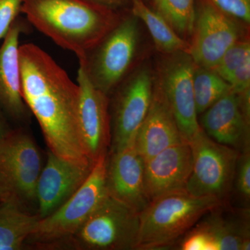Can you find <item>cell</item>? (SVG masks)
Instances as JSON below:
<instances>
[{"instance_id":"cell-1","label":"cell","mask_w":250,"mask_h":250,"mask_svg":"<svg viewBox=\"0 0 250 250\" xmlns=\"http://www.w3.org/2000/svg\"><path fill=\"white\" fill-rule=\"evenodd\" d=\"M19 58L23 99L49 151L70 160H90L81 134L80 85L39 46H20Z\"/></svg>"},{"instance_id":"cell-2","label":"cell","mask_w":250,"mask_h":250,"mask_svg":"<svg viewBox=\"0 0 250 250\" xmlns=\"http://www.w3.org/2000/svg\"><path fill=\"white\" fill-rule=\"evenodd\" d=\"M21 11L38 30L78 59L118 23L114 15L93 0H22Z\"/></svg>"},{"instance_id":"cell-3","label":"cell","mask_w":250,"mask_h":250,"mask_svg":"<svg viewBox=\"0 0 250 250\" xmlns=\"http://www.w3.org/2000/svg\"><path fill=\"white\" fill-rule=\"evenodd\" d=\"M223 203L217 197L195 196L186 189L156 197L139 213L136 250H159L172 246Z\"/></svg>"},{"instance_id":"cell-4","label":"cell","mask_w":250,"mask_h":250,"mask_svg":"<svg viewBox=\"0 0 250 250\" xmlns=\"http://www.w3.org/2000/svg\"><path fill=\"white\" fill-rule=\"evenodd\" d=\"M107 154L98 158L86 181L67 202L45 218L39 219L25 242V248L61 250L107 196Z\"/></svg>"},{"instance_id":"cell-5","label":"cell","mask_w":250,"mask_h":250,"mask_svg":"<svg viewBox=\"0 0 250 250\" xmlns=\"http://www.w3.org/2000/svg\"><path fill=\"white\" fill-rule=\"evenodd\" d=\"M42 167L39 147L22 129L11 130L0 142V202L29 213L37 204L36 186Z\"/></svg>"},{"instance_id":"cell-6","label":"cell","mask_w":250,"mask_h":250,"mask_svg":"<svg viewBox=\"0 0 250 250\" xmlns=\"http://www.w3.org/2000/svg\"><path fill=\"white\" fill-rule=\"evenodd\" d=\"M139 213L107 195L61 250H136Z\"/></svg>"},{"instance_id":"cell-7","label":"cell","mask_w":250,"mask_h":250,"mask_svg":"<svg viewBox=\"0 0 250 250\" xmlns=\"http://www.w3.org/2000/svg\"><path fill=\"white\" fill-rule=\"evenodd\" d=\"M139 41L138 18L117 23L82 58L80 65L94 86L108 95L119 84L132 62Z\"/></svg>"},{"instance_id":"cell-8","label":"cell","mask_w":250,"mask_h":250,"mask_svg":"<svg viewBox=\"0 0 250 250\" xmlns=\"http://www.w3.org/2000/svg\"><path fill=\"white\" fill-rule=\"evenodd\" d=\"M192 168L186 190L195 196H211L224 200L235 175L239 152L215 142L202 128L189 142Z\"/></svg>"},{"instance_id":"cell-9","label":"cell","mask_w":250,"mask_h":250,"mask_svg":"<svg viewBox=\"0 0 250 250\" xmlns=\"http://www.w3.org/2000/svg\"><path fill=\"white\" fill-rule=\"evenodd\" d=\"M195 36L189 54L198 66L213 69L239 38L238 26L210 0H199L195 10Z\"/></svg>"},{"instance_id":"cell-10","label":"cell","mask_w":250,"mask_h":250,"mask_svg":"<svg viewBox=\"0 0 250 250\" xmlns=\"http://www.w3.org/2000/svg\"><path fill=\"white\" fill-rule=\"evenodd\" d=\"M95 163L64 159L49 151L37 186L36 202L40 219L52 214L86 181Z\"/></svg>"},{"instance_id":"cell-11","label":"cell","mask_w":250,"mask_h":250,"mask_svg":"<svg viewBox=\"0 0 250 250\" xmlns=\"http://www.w3.org/2000/svg\"><path fill=\"white\" fill-rule=\"evenodd\" d=\"M152 79L147 70H140L116 95L111 123V152L134 143L152 98Z\"/></svg>"},{"instance_id":"cell-12","label":"cell","mask_w":250,"mask_h":250,"mask_svg":"<svg viewBox=\"0 0 250 250\" xmlns=\"http://www.w3.org/2000/svg\"><path fill=\"white\" fill-rule=\"evenodd\" d=\"M195 67L190 54L181 52L166 65L161 88L173 113L181 134L188 143L201 129L197 123L192 83Z\"/></svg>"},{"instance_id":"cell-13","label":"cell","mask_w":250,"mask_h":250,"mask_svg":"<svg viewBox=\"0 0 250 250\" xmlns=\"http://www.w3.org/2000/svg\"><path fill=\"white\" fill-rule=\"evenodd\" d=\"M77 83L81 92V134L87 155L95 163L100 156L107 154L111 144L108 97L94 86L81 65L77 73Z\"/></svg>"},{"instance_id":"cell-14","label":"cell","mask_w":250,"mask_h":250,"mask_svg":"<svg viewBox=\"0 0 250 250\" xmlns=\"http://www.w3.org/2000/svg\"><path fill=\"white\" fill-rule=\"evenodd\" d=\"M144 168L145 160L134 143L107 156L108 195L139 213L149 203L145 190Z\"/></svg>"},{"instance_id":"cell-15","label":"cell","mask_w":250,"mask_h":250,"mask_svg":"<svg viewBox=\"0 0 250 250\" xmlns=\"http://www.w3.org/2000/svg\"><path fill=\"white\" fill-rule=\"evenodd\" d=\"M192 162L188 142L170 146L145 161V190L149 202L167 192L186 189Z\"/></svg>"},{"instance_id":"cell-16","label":"cell","mask_w":250,"mask_h":250,"mask_svg":"<svg viewBox=\"0 0 250 250\" xmlns=\"http://www.w3.org/2000/svg\"><path fill=\"white\" fill-rule=\"evenodd\" d=\"M218 208V207H217ZM214 208L186 234L182 250H249L248 220L224 218Z\"/></svg>"},{"instance_id":"cell-17","label":"cell","mask_w":250,"mask_h":250,"mask_svg":"<svg viewBox=\"0 0 250 250\" xmlns=\"http://www.w3.org/2000/svg\"><path fill=\"white\" fill-rule=\"evenodd\" d=\"M205 112L202 125L210 139L239 152L249 150L250 120L242 109L238 94L230 90Z\"/></svg>"},{"instance_id":"cell-18","label":"cell","mask_w":250,"mask_h":250,"mask_svg":"<svg viewBox=\"0 0 250 250\" xmlns=\"http://www.w3.org/2000/svg\"><path fill=\"white\" fill-rule=\"evenodd\" d=\"M187 142L181 134L168 102L161 88L152 93L150 106L134 145L145 161L166 148Z\"/></svg>"},{"instance_id":"cell-19","label":"cell","mask_w":250,"mask_h":250,"mask_svg":"<svg viewBox=\"0 0 250 250\" xmlns=\"http://www.w3.org/2000/svg\"><path fill=\"white\" fill-rule=\"evenodd\" d=\"M23 29L15 21L0 47V108L10 118L24 122L30 113L22 93L19 39Z\"/></svg>"},{"instance_id":"cell-20","label":"cell","mask_w":250,"mask_h":250,"mask_svg":"<svg viewBox=\"0 0 250 250\" xmlns=\"http://www.w3.org/2000/svg\"><path fill=\"white\" fill-rule=\"evenodd\" d=\"M39 219L37 213L31 214L14 204L0 202V250L24 249Z\"/></svg>"},{"instance_id":"cell-21","label":"cell","mask_w":250,"mask_h":250,"mask_svg":"<svg viewBox=\"0 0 250 250\" xmlns=\"http://www.w3.org/2000/svg\"><path fill=\"white\" fill-rule=\"evenodd\" d=\"M132 12L135 17L141 19L147 26L156 47L161 52H184L188 47L164 17L148 7L143 0H132Z\"/></svg>"},{"instance_id":"cell-22","label":"cell","mask_w":250,"mask_h":250,"mask_svg":"<svg viewBox=\"0 0 250 250\" xmlns=\"http://www.w3.org/2000/svg\"><path fill=\"white\" fill-rule=\"evenodd\" d=\"M194 97L197 113H202L222 96L231 90V87L213 69L195 67L192 77Z\"/></svg>"},{"instance_id":"cell-23","label":"cell","mask_w":250,"mask_h":250,"mask_svg":"<svg viewBox=\"0 0 250 250\" xmlns=\"http://www.w3.org/2000/svg\"><path fill=\"white\" fill-rule=\"evenodd\" d=\"M156 11L179 34H190L195 21V0H154Z\"/></svg>"},{"instance_id":"cell-24","label":"cell","mask_w":250,"mask_h":250,"mask_svg":"<svg viewBox=\"0 0 250 250\" xmlns=\"http://www.w3.org/2000/svg\"><path fill=\"white\" fill-rule=\"evenodd\" d=\"M248 59H250V42L238 41L225 52L213 69L228 82L233 72Z\"/></svg>"},{"instance_id":"cell-25","label":"cell","mask_w":250,"mask_h":250,"mask_svg":"<svg viewBox=\"0 0 250 250\" xmlns=\"http://www.w3.org/2000/svg\"><path fill=\"white\" fill-rule=\"evenodd\" d=\"M236 187L242 198L249 201L250 197V155L249 150L239 156L236 166Z\"/></svg>"},{"instance_id":"cell-26","label":"cell","mask_w":250,"mask_h":250,"mask_svg":"<svg viewBox=\"0 0 250 250\" xmlns=\"http://www.w3.org/2000/svg\"><path fill=\"white\" fill-rule=\"evenodd\" d=\"M218 8L231 17L244 22L250 21V0H210Z\"/></svg>"},{"instance_id":"cell-27","label":"cell","mask_w":250,"mask_h":250,"mask_svg":"<svg viewBox=\"0 0 250 250\" xmlns=\"http://www.w3.org/2000/svg\"><path fill=\"white\" fill-rule=\"evenodd\" d=\"M22 0H0V40L7 34L22 6Z\"/></svg>"},{"instance_id":"cell-28","label":"cell","mask_w":250,"mask_h":250,"mask_svg":"<svg viewBox=\"0 0 250 250\" xmlns=\"http://www.w3.org/2000/svg\"><path fill=\"white\" fill-rule=\"evenodd\" d=\"M228 83L231 87V91L236 94L242 93L250 89V59L246 60L233 72Z\"/></svg>"},{"instance_id":"cell-29","label":"cell","mask_w":250,"mask_h":250,"mask_svg":"<svg viewBox=\"0 0 250 250\" xmlns=\"http://www.w3.org/2000/svg\"><path fill=\"white\" fill-rule=\"evenodd\" d=\"M11 129H10L9 125L4 113H3L2 109L0 108V142L11 132Z\"/></svg>"},{"instance_id":"cell-30","label":"cell","mask_w":250,"mask_h":250,"mask_svg":"<svg viewBox=\"0 0 250 250\" xmlns=\"http://www.w3.org/2000/svg\"><path fill=\"white\" fill-rule=\"evenodd\" d=\"M93 1H97V2L99 3H113L118 1V0H93Z\"/></svg>"}]
</instances>
